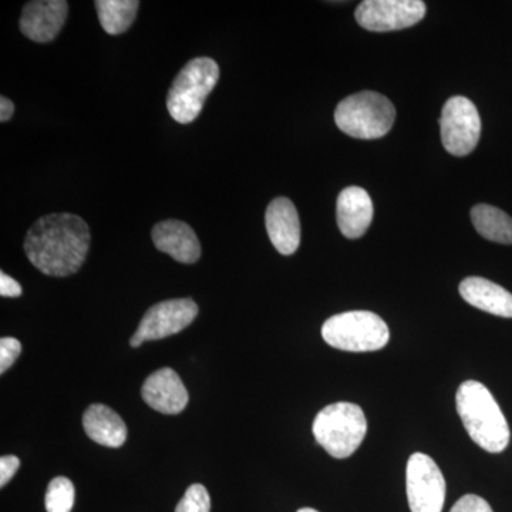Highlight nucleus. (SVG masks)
Returning a JSON list of instances; mask_svg holds the SVG:
<instances>
[{
  "label": "nucleus",
  "mask_w": 512,
  "mask_h": 512,
  "mask_svg": "<svg viewBox=\"0 0 512 512\" xmlns=\"http://www.w3.org/2000/svg\"><path fill=\"white\" fill-rule=\"evenodd\" d=\"M141 394L151 409L168 416L183 412L190 400L183 380L170 367H164L148 376Z\"/></svg>",
  "instance_id": "nucleus-12"
},
{
  "label": "nucleus",
  "mask_w": 512,
  "mask_h": 512,
  "mask_svg": "<svg viewBox=\"0 0 512 512\" xmlns=\"http://www.w3.org/2000/svg\"><path fill=\"white\" fill-rule=\"evenodd\" d=\"M83 427L94 443L119 448L126 443L127 426L119 414L104 404H92L83 416Z\"/></svg>",
  "instance_id": "nucleus-17"
},
{
  "label": "nucleus",
  "mask_w": 512,
  "mask_h": 512,
  "mask_svg": "<svg viewBox=\"0 0 512 512\" xmlns=\"http://www.w3.org/2000/svg\"><path fill=\"white\" fill-rule=\"evenodd\" d=\"M90 228L79 215L60 212L37 220L25 239L29 261L42 274L63 278L76 274L89 252Z\"/></svg>",
  "instance_id": "nucleus-1"
},
{
  "label": "nucleus",
  "mask_w": 512,
  "mask_h": 512,
  "mask_svg": "<svg viewBox=\"0 0 512 512\" xmlns=\"http://www.w3.org/2000/svg\"><path fill=\"white\" fill-rule=\"evenodd\" d=\"M396 109L392 101L376 92H360L340 101L335 111L336 126L353 138L376 140L392 130Z\"/></svg>",
  "instance_id": "nucleus-5"
},
{
  "label": "nucleus",
  "mask_w": 512,
  "mask_h": 512,
  "mask_svg": "<svg viewBox=\"0 0 512 512\" xmlns=\"http://www.w3.org/2000/svg\"><path fill=\"white\" fill-rule=\"evenodd\" d=\"M336 218L340 231L346 238L363 237L373 220L372 198L363 188H345L338 197Z\"/></svg>",
  "instance_id": "nucleus-15"
},
{
  "label": "nucleus",
  "mask_w": 512,
  "mask_h": 512,
  "mask_svg": "<svg viewBox=\"0 0 512 512\" xmlns=\"http://www.w3.org/2000/svg\"><path fill=\"white\" fill-rule=\"evenodd\" d=\"M460 295L474 308L501 318H512V293L480 276H470L460 284Z\"/></svg>",
  "instance_id": "nucleus-16"
},
{
  "label": "nucleus",
  "mask_w": 512,
  "mask_h": 512,
  "mask_svg": "<svg viewBox=\"0 0 512 512\" xmlns=\"http://www.w3.org/2000/svg\"><path fill=\"white\" fill-rule=\"evenodd\" d=\"M322 338L345 352H376L389 343L390 332L379 315L367 311L343 312L323 323Z\"/></svg>",
  "instance_id": "nucleus-6"
},
{
  "label": "nucleus",
  "mask_w": 512,
  "mask_h": 512,
  "mask_svg": "<svg viewBox=\"0 0 512 512\" xmlns=\"http://www.w3.org/2000/svg\"><path fill=\"white\" fill-rule=\"evenodd\" d=\"M175 512H211V497L207 488L192 484L178 503Z\"/></svg>",
  "instance_id": "nucleus-21"
},
{
  "label": "nucleus",
  "mask_w": 512,
  "mask_h": 512,
  "mask_svg": "<svg viewBox=\"0 0 512 512\" xmlns=\"http://www.w3.org/2000/svg\"><path fill=\"white\" fill-rule=\"evenodd\" d=\"M265 225L269 239L279 254H295L301 244V221L291 200L275 198L266 208Z\"/></svg>",
  "instance_id": "nucleus-13"
},
{
  "label": "nucleus",
  "mask_w": 512,
  "mask_h": 512,
  "mask_svg": "<svg viewBox=\"0 0 512 512\" xmlns=\"http://www.w3.org/2000/svg\"><path fill=\"white\" fill-rule=\"evenodd\" d=\"M471 220L481 237L497 244L512 245V218L500 208L476 205L471 210Z\"/></svg>",
  "instance_id": "nucleus-18"
},
{
  "label": "nucleus",
  "mask_w": 512,
  "mask_h": 512,
  "mask_svg": "<svg viewBox=\"0 0 512 512\" xmlns=\"http://www.w3.org/2000/svg\"><path fill=\"white\" fill-rule=\"evenodd\" d=\"M0 295L3 298H19L22 295V286L5 272L0 274Z\"/></svg>",
  "instance_id": "nucleus-25"
},
{
  "label": "nucleus",
  "mask_w": 512,
  "mask_h": 512,
  "mask_svg": "<svg viewBox=\"0 0 512 512\" xmlns=\"http://www.w3.org/2000/svg\"><path fill=\"white\" fill-rule=\"evenodd\" d=\"M298 512H319L316 510H313V508H301Z\"/></svg>",
  "instance_id": "nucleus-27"
},
{
  "label": "nucleus",
  "mask_w": 512,
  "mask_h": 512,
  "mask_svg": "<svg viewBox=\"0 0 512 512\" xmlns=\"http://www.w3.org/2000/svg\"><path fill=\"white\" fill-rule=\"evenodd\" d=\"M97 15H99L101 28L109 35H121L127 32L136 20L138 6L137 0H97Z\"/></svg>",
  "instance_id": "nucleus-19"
},
{
  "label": "nucleus",
  "mask_w": 512,
  "mask_h": 512,
  "mask_svg": "<svg viewBox=\"0 0 512 512\" xmlns=\"http://www.w3.org/2000/svg\"><path fill=\"white\" fill-rule=\"evenodd\" d=\"M69 15L66 0H35L23 8L19 26L23 35L37 43H49L56 39Z\"/></svg>",
  "instance_id": "nucleus-11"
},
{
  "label": "nucleus",
  "mask_w": 512,
  "mask_h": 512,
  "mask_svg": "<svg viewBox=\"0 0 512 512\" xmlns=\"http://www.w3.org/2000/svg\"><path fill=\"white\" fill-rule=\"evenodd\" d=\"M426 15L421 0H365L356 9V20L370 32H393L416 25Z\"/></svg>",
  "instance_id": "nucleus-10"
},
{
  "label": "nucleus",
  "mask_w": 512,
  "mask_h": 512,
  "mask_svg": "<svg viewBox=\"0 0 512 512\" xmlns=\"http://www.w3.org/2000/svg\"><path fill=\"white\" fill-rule=\"evenodd\" d=\"M151 238L158 251L170 255L181 264H194L200 259L201 245L197 234L183 221L158 222L151 232Z\"/></svg>",
  "instance_id": "nucleus-14"
},
{
  "label": "nucleus",
  "mask_w": 512,
  "mask_h": 512,
  "mask_svg": "<svg viewBox=\"0 0 512 512\" xmlns=\"http://www.w3.org/2000/svg\"><path fill=\"white\" fill-rule=\"evenodd\" d=\"M441 140L448 153L468 156L477 147L481 134V119L477 107L467 97H451L444 104L440 119Z\"/></svg>",
  "instance_id": "nucleus-7"
},
{
  "label": "nucleus",
  "mask_w": 512,
  "mask_h": 512,
  "mask_svg": "<svg viewBox=\"0 0 512 512\" xmlns=\"http://www.w3.org/2000/svg\"><path fill=\"white\" fill-rule=\"evenodd\" d=\"M20 352H22V345H20L18 339H0V373L2 375L13 366V363L20 356Z\"/></svg>",
  "instance_id": "nucleus-22"
},
{
  "label": "nucleus",
  "mask_w": 512,
  "mask_h": 512,
  "mask_svg": "<svg viewBox=\"0 0 512 512\" xmlns=\"http://www.w3.org/2000/svg\"><path fill=\"white\" fill-rule=\"evenodd\" d=\"M407 498L412 512H441L446 500V480L436 461L423 453L407 463Z\"/></svg>",
  "instance_id": "nucleus-9"
},
{
  "label": "nucleus",
  "mask_w": 512,
  "mask_h": 512,
  "mask_svg": "<svg viewBox=\"0 0 512 512\" xmlns=\"http://www.w3.org/2000/svg\"><path fill=\"white\" fill-rule=\"evenodd\" d=\"M456 404L471 440L488 453H503L510 444V426L490 390L467 380L458 387Z\"/></svg>",
  "instance_id": "nucleus-2"
},
{
  "label": "nucleus",
  "mask_w": 512,
  "mask_h": 512,
  "mask_svg": "<svg viewBox=\"0 0 512 512\" xmlns=\"http://www.w3.org/2000/svg\"><path fill=\"white\" fill-rule=\"evenodd\" d=\"M198 315V305L192 299H170L151 306L131 336V348H140L143 343L177 335L188 328Z\"/></svg>",
  "instance_id": "nucleus-8"
},
{
  "label": "nucleus",
  "mask_w": 512,
  "mask_h": 512,
  "mask_svg": "<svg viewBox=\"0 0 512 512\" xmlns=\"http://www.w3.org/2000/svg\"><path fill=\"white\" fill-rule=\"evenodd\" d=\"M76 498L74 485L69 478L56 477L50 481L45 498L47 512H72Z\"/></svg>",
  "instance_id": "nucleus-20"
},
{
  "label": "nucleus",
  "mask_w": 512,
  "mask_h": 512,
  "mask_svg": "<svg viewBox=\"0 0 512 512\" xmlns=\"http://www.w3.org/2000/svg\"><path fill=\"white\" fill-rule=\"evenodd\" d=\"M20 460L16 456H3L0 458V487H5L19 470Z\"/></svg>",
  "instance_id": "nucleus-24"
},
{
  "label": "nucleus",
  "mask_w": 512,
  "mask_h": 512,
  "mask_svg": "<svg viewBox=\"0 0 512 512\" xmlns=\"http://www.w3.org/2000/svg\"><path fill=\"white\" fill-rule=\"evenodd\" d=\"M450 512H493L490 504L478 495L467 494L453 505Z\"/></svg>",
  "instance_id": "nucleus-23"
},
{
  "label": "nucleus",
  "mask_w": 512,
  "mask_h": 512,
  "mask_svg": "<svg viewBox=\"0 0 512 512\" xmlns=\"http://www.w3.org/2000/svg\"><path fill=\"white\" fill-rule=\"evenodd\" d=\"M13 113H15V104L8 97L2 96L0 99V121L6 123L12 119Z\"/></svg>",
  "instance_id": "nucleus-26"
},
{
  "label": "nucleus",
  "mask_w": 512,
  "mask_h": 512,
  "mask_svg": "<svg viewBox=\"0 0 512 512\" xmlns=\"http://www.w3.org/2000/svg\"><path fill=\"white\" fill-rule=\"evenodd\" d=\"M313 436L330 456L348 458L362 446L367 420L362 407L353 403H333L320 410L313 421Z\"/></svg>",
  "instance_id": "nucleus-4"
},
{
  "label": "nucleus",
  "mask_w": 512,
  "mask_h": 512,
  "mask_svg": "<svg viewBox=\"0 0 512 512\" xmlns=\"http://www.w3.org/2000/svg\"><path fill=\"white\" fill-rule=\"evenodd\" d=\"M218 79L220 67L210 57H197L185 64L168 92L167 109L171 117L181 124H190L197 119Z\"/></svg>",
  "instance_id": "nucleus-3"
}]
</instances>
